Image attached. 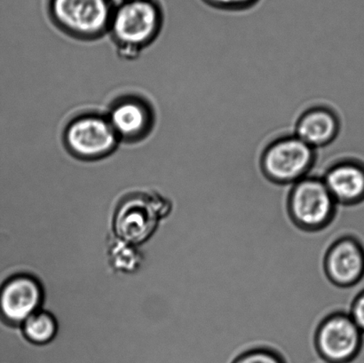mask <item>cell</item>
Masks as SVG:
<instances>
[{
    "mask_svg": "<svg viewBox=\"0 0 364 363\" xmlns=\"http://www.w3.org/2000/svg\"><path fill=\"white\" fill-rule=\"evenodd\" d=\"M341 130L340 119L333 109L316 106L302 114L296 123L295 135L314 149L335 141Z\"/></svg>",
    "mask_w": 364,
    "mask_h": 363,
    "instance_id": "12",
    "label": "cell"
},
{
    "mask_svg": "<svg viewBox=\"0 0 364 363\" xmlns=\"http://www.w3.org/2000/svg\"><path fill=\"white\" fill-rule=\"evenodd\" d=\"M323 271L333 286L348 289L364 277V247L352 236L338 237L328 247L323 257Z\"/></svg>",
    "mask_w": 364,
    "mask_h": 363,
    "instance_id": "9",
    "label": "cell"
},
{
    "mask_svg": "<svg viewBox=\"0 0 364 363\" xmlns=\"http://www.w3.org/2000/svg\"><path fill=\"white\" fill-rule=\"evenodd\" d=\"M44 300L41 283L26 273L9 277L0 286V320L11 326L21 325L39 311Z\"/></svg>",
    "mask_w": 364,
    "mask_h": 363,
    "instance_id": "8",
    "label": "cell"
},
{
    "mask_svg": "<svg viewBox=\"0 0 364 363\" xmlns=\"http://www.w3.org/2000/svg\"><path fill=\"white\" fill-rule=\"evenodd\" d=\"M162 13L151 0H127L114 10L109 30L121 56L132 58L155 40Z\"/></svg>",
    "mask_w": 364,
    "mask_h": 363,
    "instance_id": "1",
    "label": "cell"
},
{
    "mask_svg": "<svg viewBox=\"0 0 364 363\" xmlns=\"http://www.w3.org/2000/svg\"><path fill=\"white\" fill-rule=\"evenodd\" d=\"M315 161L316 149L295 134L287 135L267 146L260 159V167L271 183L294 185L308 176Z\"/></svg>",
    "mask_w": 364,
    "mask_h": 363,
    "instance_id": "4",
    "label": "cell"
},
{
    "mask_svg": "<svg viewBox=\"0 0 364 363\" xmlns=\"http://www.w3.org/2000/svg\"><path fill=\"white\" fill-rule=\"evenodd\" d=\"M63 137L71 154L87 161L112 154L120 141L108 117L97 114H85L71 120Z\"/></svg>",
    "mask_w": 364,
    "mask_h": 363,
    "instance_id": "6",
    "label": "cell"
},
{
    "mask_svg": "<svg viewBox=\"0 0 364 363\" xmlns=\"http://www.w3.org/2000/svg\"><path fill=\"white\" fill-rule=\"evenodd\" d=\"M231 363H287L279 351L267 346H257L242 351Z\"/></svg>",
    "mask_w": 364,
    "mask_h": 363,
    "instance_id": "15",
    "label": "cell"
},
{
    "mask_svg": "<svg viewBox=\"0 0 364 363\" xmlns=\"http://www.w3.org/2000/svg\"><path fill=\"white\" fill-rule=\"evenodd\" d=\"M338 206H355L364 201V165L355 160L333 163L322 177Z\"/></svg>",
    "mask_w": 364,
    "mask_h": 363,
    "instance_id": "11",
    "label": "cell"
},
{
    "mask_svg": "<svg viewBox=\"0 0 364 363\" xmlns=\"http://www.w3.org/2000/svg\"><path fill=\"white\" fill-rule=\"evenodd\" d=\"M213 9L223 11H242L255 6L259 0H203Z\"/></svg>",
    "mask_w": 364,
    "mask_h": 363,
    "instance_id": "16",
    "label": "cell"
},
{
    "mask_svg": "<svg viewBox=\"0 0 364 363\" xmlns=\"http://www.w3.org/2000/svg\"><path fill=\"white\" fill-rule=\"evenodd\" d=\"M108 261L116 271L132 273L141 266V255L134 244L117 237L108 250Z\"/></svg>",
    "mask_w": 364,
    "mask_h": 363,
    "instance_id": "14",
    "label": "cell"
},
{
    "mask_svg": "<svg viewBox=\"0 0 364 363\" xmlns=\"http://www.w3.org/2000/svg\"><path fill=\"white\" fill-rule=\"evenodd\" d=\"M21 332L31 344L46 346L55 339L58 323L51 313L39 310L23 323Z\"/></svg>",
    "mask_w": 364,
    "mask_h": 363,
    "instance_id": "13",
    "label": "cell"
},
{
    "mask_svg": "<svg viewBox=\"0 0 364 363\" xmlns=\"http://www.w3.org/2000/svg\"><path fill=\"white\" fill-rule=\"evenodd\" d=\"M108 119L119 140L127 142L142 140L154 123L151 107L136 97L117 101L110 109Z\"/></svg>",
    "mask_w": 364,
    "mask_h": 363,
    "instance_id": "10",
    "label": "cell"
},
{
    "mask_svg": "<svg viewBox=\"0 0 364 363\" xmlns=\"http://www.w3.org/2000/svg\"><path fill=\"white\" fill-rule=\"evenodd\" d=\"M348 314L364 334V290L360 291L353 300Z\"/></svg>",
    "mask_w": 364,
    "mask_h": 363,
    "instance_id": "17",
    "label": "cell"
},
{
    "mask_svg": "<svg viewBox=\"0 0 364 363\" xmlns=\"http://www.w3.org/2000/svg\"><path fill=\"white\" fill-rule=\"evenodd\" d=\"M50 11L67 34L88 40L109 30L114 13L110 0H51Z\"/></svg>",
    "mask_w": 364,
    "mask_h": 363,
    "instance_id": "5",
    "label": "cell"
},
{
    "mask_svg": "<svg viewBox=\"0 0 364 363\" xmlns=\"http://www.w3.org/2000/svg\"><path fill=\"white\" fill-rule=\"evenodd\" d=\"M168 207L156 195L140 194L127 199L113 220L117 237L134 245L144 243L154 233L159 219Z\"/></svg>",
    "mask_w": 364,
    "mask_h": 363,
    "instance_id": "7",
    "label": "cell"
},
{
    "mask_svg": "<svg viewBox=\"0 0 364 363\" xmlns=\"http://www.w3.org/2000/svg\"><path fill=\"white\" fill-rule=\"evenodd\" d=\"M338 205L322 177L306 176L292 185L287 198L291 222L306 233L320 232L335 220Z\"/></svg>",
    "mask_w": 364,
    "mask_h": 363,
    "instance_id": "2",
    "label": "cell"
},
{
    "mask_svg": "<svg viewBox=\"0 0 364 363\" xmlns=\"http://www.w3.org/2000/svg\"><path fill=\"white\" fill-rule=\"evenodd\" d=\"M364 334L348 312L335 311L321 320L314 347L324 363H352L363 348Z\"/></svg>",
    "mask_w": 364,
    "mask_h": 363,
    "instance_id": "3",
    "label": "cell"
}]
</instances>
